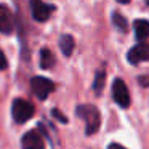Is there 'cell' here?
<instances>
[{"label": "cell", "instance_id": "8", "mask_svg": "<svg viewBox=\"0 0 149 149\" xmlns=\"http://www.w3.org/2000/svg\"><path fill=\"white\" fill-rule=\"evenodd\" d=\"M15 29V19L8 7L0 5V32L2 34H11Z\"/></svg>", "mask_w": 149, "mask_h": 149}, {"label": "cell", "instance_id": "10", "mask_svg": "<svg viewBox=\"0 0 149 149\" xmlns=\"http://www.w3.org/2000/svg\"><path fill=\"white\" fill-rule=\"evenodd\" d=\"M74 47H75L74 37L69 36V34L61 36V39H59V48H61L63 55H64V56H71L72 52H74Z\"/></svg>", "mask_w": 149, "mask_h": 149}, {"label": "cell", "instance_id": "5", "mask_svg": "<svg viewBox=\"0 0 149 149\" xmlns=\"http://www.w3.org/2000/svg\"><path fill=\"white\" fill-rule=\"evenodd\" d=\"M31 10H32V16L36 21H47L50 18V15L55 11V7L48 3H43L42 0H31Z\"/></svg>", "mask_w": 149, "mask_h": 149}, {"label": "cell", "instance_id": "16", "mask_svg": "<svg viewBox=\"0 0 149 149\" xmlns=\"http://www.w3.org/2000/svg\"><path fill=\"white\" fill-rule=\"evenodd\" d=\"M138 80H139V84H141L143 87H149V77H139Z\"/></svg>", "mask_w": 149, "mask_h": 149}, {"label": "cell", "instance_id": "11", "mask_svg": "<svg viewBox=\"0 0 149 149\" xmlns=\"http://www.w3.org/2000/svg\"><path fill=\"white\" fill-rule=\"evenodd\" d=\"M55 64V55L53 52H50L48 48L40 50V68L42 69H50Z\"/></svg>", "mask_w": 149, "mask_h": 149}, {"label": "cell", "instance_id": "14", "mask_svg": "<svg viewBox=\"0 0 149 149\" xmlns=\"http://www.w3.org/2000/svg\"><path fill=\"white\" fill-rule=\"evenodd\" d=\"M52 114H53V116H55L58 120H61L63 123H66V122H68V117H66V116H63V114L59 112L58 109H53V111H52Z\"/></svg>", "mask_w": 149, "mask_h": 149}, {"label": "cell", "instance_id": "7", "mask_svg": "<svg viewBox=\"0 0 149 149\" xmlns=\"http://www.w3.org/2000/svg\"><path fill=\"white\" fill-rule=\"evenodd\" d=\"M21 146H23V149H45L43 138L36 130H31V132L24 133L23 139H21Z\"/></svg>", "mask_w": 149, "mask_h": 149}, {"label": "cell", "instance_id": "1", "mask_svg": "<svg viewBox=\"0 0 149 149\" xmlns=\"http://www.w3.org/2000/svg\"><path fill=\"white\" fill-rule=\"evenodd\" d=\"M77 116L85 120V133L88 136L95 135L100 130L101 116L96 106H93V104H82V106L77 107Z\"/></svg>", "mask_w": 149, "mask_h": 149}, {"label": "cell", "instance_id": "18", "mask_svg": "<svg viewBox=\"0 0 149 149\" xmlns=\"http://www.w3.org/2000/svg\"><path fill=\"white\" fill-rule=\"evenodd\" d=\"M117 2H119V3H128L130 0H117Z\"/></svg>", "mask_w": 149, "mask_h": 149}, {"label": "cell", "instance_id": "6", "mask_svg": "<svg viewBox=\"0 0 149 149\" xmlns=\"http://www.w3.org/2000/svg\"><path fill=\"white\" fill-rule=\"evenodd\" d=\"M127 58L132 64H139L143 61H149V43H138L128 53Z\"/></svg>", "mask_w": 149, "mask_h": 149}, {"label": "cell", "instance_id": "12", "mask_svg": "<svg viewBox=\"0 0 149 149\" xmlns=\"http://www.w3.org/2000/svg\"><path fill=\"white\" fill-rule=\"evenodd\" d=\"M104 82H106V72L104 71H98L96 75H95V80H93V90L95 93L100 95L104 88Z\"/></svg>", "mask_w": 149, "mask_h": 149}, {"label": "cell", "instance_id": "9", "mask_svg": "<svg viewBox=\"0 0 149 149\" xmlns=\"http://www.w3.org/2000/svg\"><path fill=\"white\" fill-rule=\"evenodd\" d=\"M133 29H135L136 40L139 43H143L149 37V21L148 19H136L135 24H133Z\"/></svg>", "mask_w": 149, "mask_h": 149}, {"label": "cell", "instance_id": "3", "mask_svg": "<svg viewBox=\"0 0 149 149\" xmlns=\"http://www.w3.org/2000/svg\"><path fill=\"white\" fill-rule=\"evenodd\" d=\"M31 88H32V93L36 95L39 100H47L48 95L55 90V84H53L50 79H45V77H32L31 79Z\"/></svg>", "mask_w": 149, "mask_h": 149}, {"label": "cell", "instance_id": "13", "mask_svg": "<svg viewBox=\"0 0 149 149\" xmlns=\"http://www.w3.org/2000/svg\"><path fill=\"white\" fill-rule=\"evenodd\" d=\"M112 23L120 32H127V29H128V24H127L125 16H122L120 13H112Z\"/></svg>", "mask_w": 149, "mask_h": 149}, {"label": "cell", "instance_id": "17", "mask_svg": "<svg viewBox=\"0 0 149 149\" xmlns=\"http://www.w3.org/2000/svg\"><path fill=\"white\" fill-rule=\"evenodd\" d=\"M107 149H127V148H123L122 144H117V143H111V144L107 146Z\"/></svg>", "mask_w": 149, "mask_h": 149}, {"label": "cell", "instance_id": "15", "mask_svg": "<svg viewBox=\"0 0 149 149\" xmlns=\"http://www.w3.org/2000/svg\"><path fill=\"white\" fill-rule=\"evenodd\" d=\"M8 63H7V58H5V53L0 50V69H7Z\"/></svg>", "mask_w": 149, "mask_h": 149}, {"label": "cell", "instance_id": "2", "mask_svg": "<svg viewBox=\"0 0 149 149\" xmlns=\"http://www.w3.org/2000/svg\"><path fill=\"white\" fill-rule=\"evenodd\" d=\"M11 116L16 123H24L34 116V106L27 100L16 98L11 104Z\"/></svg>", "mask_w": 149, "mask_h": 149}, {"label": "cell", "instance_id": "4", "mask_svg": "<svg viewBox=\"0 0 149 149\" xmlns=\"http://www.w3.org/2000/svg\"><path fill=\"white\" fill-rule=\"evenodd\" d=\"M112 96L114 101L119 104L120 107H128L130 106V91L127 84L122 80V79H116L112 84Z\"/></svg>", "mask_w": 149, "mask_h": 149}]
</instances>
